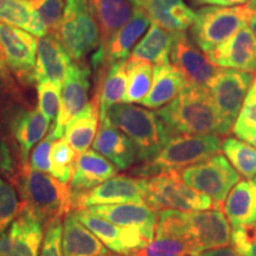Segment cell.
Returning <instances> with one entry per match:
<instances>
[{
	"mask_svg": "<svg viewBox=\"0 0 256 256\" xmlns=\"http://www.w3.org/2000/svg\"><path fill=\"white\" fill-rule=\"evenodd\" d=\"M92 148L113 162L118 170L130 168L136 160V147L130 138L115 127L106 116L100 121Z\"/></svg>",
	"mask_w": 256,
	"mask_h": 256,
	"instance_id": "obj_21",
	"label": "cell"
},
{
	"mask_svg": "<svg viewBox=\"0 0 256 256\" xmlns=\"http://www.w3.org/2000/svg\"><path fill=\"white\" fill-rule=\"evenodd\" d=\"M147 178L115 176L92 190L72 194L74 209H86L92 206L146 202Z\"/></svg>",
	"mask_w": 256,
	"mask_h": 256,
	"instance_id": "obj_11",
	"label": "cell"
},
{
	"mask_svg": "<svg viewBox=\"0 0 256 256\" xmlns=\"http://www.w3.org/2000/svg\"><path fill=\"white\" fill-rule=\"evenodd\" d=\"M198 4H208L215 6H224V8H234L246 2H249L250 0H196Z\"/></svg>",
	"mask_w": 256,
	"mask_h": 256,
	"instance_id": "obj_44",
	"label": "cell"
},
{
	"mask_svg": "<svg viewBox=\"0 0 256 256\" xmlns=\"http://www.w3.org/2000/svg\"><path fill=\"white\" fill-rule=\"evenodd\" d=\"M62 247L64 256H101L110 252L98 236L75 216L74 211L64 218Z\"/></svg>",
	"mask_w": 256,
	"mask_h": 256,
	"instance_id": "obj_24",
	"label": "cell"
},
{
	"mask_svg": "<svg viewBox=\"0 0 256 256\" xmlns=\"http://www.w3.org/2000/svg\"><path fill=\"white\" fill-rule=\"evenodd\" d=\"M150 18L142 8H134L130 20L114 34L112 40L106 48L104 55V66L108 64L126 60L130 56V50L136 46L139 38L148 28Z\"/></svg>",
	"mask_w": 256,
	"mask_h": 256,
	"instance_id": "obj_27",
	"label": "cell"
},
{
	"mask_svg": "<svg viewBox=\"0 0 256 256\" xmlns=\"http://www.w3.org/2000/svg\"><path fill=\"white\" fill-rule=\"evenodd\" d=\"M76 153L63 138L54 142L50 152V174L68 184L72 180Z\"/></svg>",
	"mask_w": 256,
	"mask_h": 256,
	"instance_id": "obj_36",
	"label": "cell"
},
{
	"mask_svg": "<svg viewBox=\"0 0 256 256\" xmlns=\"http://www.w3.org/2000/svg\"><path fill=\"white\" fill-rule=\"evenodd\" d=\"M174 228L186 242L191 256L232 243L230 223L222 209L191 212L176 210Z\"/></svg>",
	"mask_w": 256,
	"mask_h": 256,
	"instance_id": "obj_5",
	"label": "cell"
},
{
	"mask_svg": "<svg viewBox=\"0 0 256 256\" xmlns=\"http://www.w3.org/2000/svg\"><path fill=\"white\" fill-rule=\"evenodd\" d=\"M38 40L30 32L0 23V52L8 69L24 82L34 81Z\"/></svg>",
	"mask_w": 256,
	"mask_h": 256,
	"instance_id": "obj_13",
	"label": "cell"
},
{
	"mask_svg": "<svg viewBox=\"0 0 256 256\" xmlns=\"http://www.w3.org/2000/svg\"><path fill=\"white\" fill-rule=\"evenodd\" d=\"M18 185L22 194L20 206L30 210L46 226L74 209L72 192L68 184L48 172L32 168L28 162L22 168Z\"/></svg>",
	"mask_w": 256,
	"mask_h": 256,
	"instance_id": "obj_2",
	"label": "cell"
},
{
	"mask_svg": "<svg viewBox=\"0 0 256 256\" xmlns=\"http://www.w3.org/2000/svg\"><path fill=\"white\" fill-rule=\"evenodd\" d=\"M247 24L256 38V8L247 4Z\"/></svg>",
	"mask_w": 256,
	"mask_h": 256,
	"instance_id": "obj_46",
	"label": "cell"
},
{
	"mask_svg": "<svg viewBox=\"0 0 256 256\" xmlns=\"http://www.w3.org/2000/svg\"><path fill=\"white\" fill-rule=\"evenodd\" d=\"M252 74L224 69L210 83L209 92L220 116L234 127L248 94Z\"/></svg>",
	"mask_w": 256,
	"mask_h": 256,
	"instance_id": "obj_14",
	"label": "cell"
},
{
	"mask_svg": "<svg viewBox=\"0 0 256 256\" xmlns=\"http://www.w3.org/2000/svg\"><path fill=\"white\" fill-rule=\"evenodd\" d=\"M127 60H120L104 66L100 84L95 98L100 104V118L106 116V113L112 106L124 104L127 89Z\"/></svg>",
	"mask_w": 256,
	"mask_h": 256,
	"instance_id": "obj_30",
	"label": "cell"
},
{
	"mask_svg": "<svg viewBox=\"0 0 256 256\" xmlns=\"http://www.w3.org/2000/svg\"><path fill=\"white\" fill-rule=\"evenodd\" d=\"M254 182L256 183V176H255V178H254Z\"/></svg>",
	"mask_w": 256,
	"mask_h": 256,
	"instance_id": "obj_52",
	"label": "cell"
},
{
	"mask_svg": "<svg viewBox=\"0 0 256 256\" xmlns=\"http://www.w3.org/2000/svg\"><path fill=\"white\" fill-rule=\"evenodd\" d=\"M196 256H242L240 255L235 249L232 247H222L217 249H211V250H206Z\"/></svg>",
	"mask_w": 256,
	"mask_h": 256,
	"instance_id": "obj_45",
	"label": "cell"
},
{
	"mask_svg": "<svg viewBox=\"0 0 256 256\" xmlns=\"http://www.w3.org/2000/svg\"><path fill=\"white\" fill-rule=\"evenodd\" d=\"M174 37V32L152 23L145 37L134 46L130 58L145 60L154 66L168 64Z\"/></svg>",
	"mask_w": 256,
	"mask_h": 256,
	"instance_id": "obj_29",
	"label": "cell"
},
{
	"mask_svg": "<svg viewBox=\"0 0 256 256\" xmlns=\"http://www.w3.org/2000/svg\"><path fill=\"white\" fill-rule=\"evenodd\" d=\"M62 86L51 81L37 83L38 110L51 122L58 116Z\"/></svg>",
	"mask_w": 256,
	"mask_h": 256,
	"instance_id": "obj_37",
	"label": "cell"
},
{
	"mask_svg": "<svg viewBox=\"0 0 256 256\" xmlns=\"http://www.w3.org/2000/svg\"><path fill=\"white\" fill-rule=\"evenodd\" d=\"M222 152L232 168L246 179L256 176V148L238 138H226L222 142Z\"/></svg>",
	"mask_w": 256,
	"mask_h": 256,
	"instance_id": "obj_34",
	"label": "cell"
},
{
	"mask_svg": "<svg viewBox=\"0 0 256 256\" xmlns=\"http://www.w3.org/2000/svg\"><path fill=\"white\" fill-rule=\"evenodd\" d=\"M43 229L44 224L20 206L16 218L0 235V256H40Z\"/></svg>",
	"mask_w": 256,
	"mask_h": 256,
	"instance_id": "obj_12",
	"label": "cell"
},
{
	"mask_svg": "<svg viewBox=\"0 0 256 256\" xmlns=\"http://www.w3.org/2000/svg\"><path fill=\"white\" fill-rule=\"evenodd\" d=\"M232 246L240 255L256 256V222L234 228Z\"/></svg>",
	"mask_w": 256,
	"mask_h": 256,
	"instance_id": "obj_41",
	"label": "cell"
},
{
	"mask_svg": "<svg viewBox=\"0 0 256 256\" xmlns=\"http://www.w3.org/2000/svg\"><path fill=\"white\" fill-rule=\"evenodd\" d=\"M50 122L40 110H30L19 114L14 124V134L20 147L22 162L26 164L31 148L48 133Z\"/></svg>",
	"mask_w": 256,
	"mask_h": 256,
	"instance_id": "obj_32",
	"label": "cell"
},
{
	"mask_svg": "<svg viewBox=\"0 0 256 256\" xmlns=\"http://www.w3.org/2000/svg\"><path fill=\"white\" fill-rule=\"evenodd\" d=\"M246 25L247 5L234 8L206 6L196 12L191 34L197 46L206 55L222 46Z\"/></svg>",
	"mask_w": 256,
	"mask_h": 256,
	"instance_id": "obj_8",
	"label": "cell"
},
{
	"mask_svg": "<svg viewBox=\"0 0 256 256\" xmlns=\"http://www.w3.org/2000/svg\"><path fill=\"white\" fill-rule=\"evenodd\" d=\"M8 74H10V69L8 64H6L4 57H2V52H0V81H2V80L8 78Z\"/></svg>",
	"mask_w": 256,
	"mask_h": 256,
	"instance_id": "obj_47",
	"label": "cell"
},
{
	"mask_svg": "<svg viewBox=\"0 0 256 256\" xmlns=\"http://www.w3.org/2000/svg\"><path fill=\"white\" fill-rule=\"evenodd\" d=\"M74 214L92 234L98 236L106 247L115 254L130 256L134 252L146 247L151 242L139 230L115 226L92 214L88 209L75 210Z\"/></svg>",
	"mask_w": 256,
	"mask_h": 256,
	"instance_id": "obj_15",
	"label": "cell"
},
{
	"mask_svg": "<svg viewBox=\"0 0 256 256\" xmlns=\"http://www.w3.org/2000/svg\"><path fill=\"white\" fill-rule=\"evenodd\" d=\"M146 203L156 212L178 210L184 212L217 209L215 203L185 183L180 171H168L147 179Z\"/></svg>",
	"mask_w": 256,
	"mask_h": 256,
	"instance_id": "obj_7",
	"label": "cell"
},
{
	"mask_svg": "<svg viewBox=\"0 0 256 256\" xmlns=\"http://www.w3.org/2000/svg\"><path fill=\"white\" fill-rule=\"evenodd\" d=\"M72 60L81 63L101 44L100 28L89 0H66L58 30L54 34Z\"/></svg>",
	"mask_w": 256,
	"mask_h": 256,
	"instance_id": "obj_6",
	"label": "cell"
},
{
	"mask_svg": "<svg viewBox=\"0 0 256 256\" xmlns=\"http://www.w3.org/2000/svg\"><path fill=\"white\" fill-rule=\"evenodd\" d=\"M156 114L174 134L223 136L232 130V124L217 110L209 88L186 86L174 101L160 108Z\"/></svg>",
	"mask_w": 256,
	"mask_h": 256,
	"instance_id": "obj_1",
	"label": "cell"
},
{
	"mask_svg": "<svg viewBox=\"0 0 256 256\" xmlns=\"http://www.w3.org/2000/svg\"><path fill=\"white\" fill-rule=\"evenodd\" d=\"M222 142L220 136L214 134H174L154 158L142 162L132 174L140 178H151L164 172L182 171L218 154Z\"/></svg>",
	"mask_w": 256,
	"mask_h": 256,
	"instance_id": "obj_4",
	"label": "cell"
},
{
	"mask_svg": "<svg viewBox=\"0 0 256 256\" xmlns=\"http://www.w3.org/2000/svg\"><path fill=\"white\" fill-rule=\"evenodd\" d=\"M55 140L56 136L52 127L50 132L48 133V136L43 140H40L32 151L30 160V166L32 168L50 174V152Z\"/></svg>",
	"mask_w": 256,
	"mask_h": 256,
	"instance_id": "obj_43",
	"label": "cell"
},
{
	"mask_svg": "<svg viewBox=\"0 0 256 256\" xmlns=\"http://www.w3.org/2000/svg\"><path fill=\"white\" fill-rule=\"evenodd\" d=\"M0 23L22 28L40 38L49 34L31 0H0Z\"/></svg>",
	"mask_w": 256,
	"mask_h": 256,
	"instance_id": "obj_31",
	"label": "cell"
},
{
	"mask_svg": "<svg viewBox=\"0 0 256 256\" xmlns=\"http://www.w3.org/2000/svg\"><path fill=\"white\" fill-rule=\"evenodd\" d=\"M100 121V104L94 96L64 130V139L72 146L76 156L88 151L89 146L94 142Z\"/></svg>",
	"mask_w": 256,
	"mask_h": 256,
	"instance_id": "obj_26",
	"label": "cell"
},
{
	"mask_svg": "<svg viewBox=\"0 0 256 256\" xmlns=\"http://www.w3.org/2000/svg\"><path fill=\"white\" fill-rule=\"evenodd\" d=\"M206 57L220 68L256 75V38L247 24Z\"/></svg>",
	"mask_w": 256,
	"mask_h": 256,
	"instance_id": "obj_18",
	"label": "cell"
},
{
	"mask_svg": "<svg viewBox=\"0 0 256 256\" xmlns=\"http://www.w3.org/2000/svg\"><path fill=\"white\" fill-rule=\"evenodd\" d=\"M127 89L124 104H139L152 87V64L145 60L130 58L126 63Z\"/></svg>",
	"mask_w": 256,
	"mask_h": 256,
	"instance_id": "obj_33",
	"label": "cell"
},
{
	"mask_svg": "<svg viewBox=\"0 0 256 256\" xmlns=\"http://www.w3.org/2000/svg\"><path fill=\"white\" fill-rule=\"evenodd\" d=\"M19 206L14 188L0 177V235L16 218Z\"/></svg>",
	"mask_w": 256,
	"mask_h": 256,
	"instance_id": "obj_40",
	"label": "cell"
},
{
	"mask_svg": "<svg viewBox=\"0 0 256 256\" xmlns=\"http://www.w3.org/2000/svg\"><path fill=\"white\" fill-rule=\"evenodd\" d=\"M180 176L188 186L206 194L215 203L217 209L223 210V204L229 192L238 182L241 176L223 154L211 158L182 170Z\"/></svg>",
	"mask_w": 256,
	"mask_h": 256,
	"instance_id": "obj_9",
	"label": "cell"
},
{
	"mask_svg": "<svg viewBox=\"0 0 256 256\" xmlns=\"http://www.w3.org/2000/svg\"><path fill=\"white\" fill-rule=\"evenodd\" d=\"M62 218L54 220L46 224V235L42 244L40 256H64L62 247Z\"/></svg>",
	"mask_w": 256,
	"mask_h": 256,
	"instance_id": "obj_42",
	"label": "cell"
},
{
	"mask_svg": "<svg viewBox=\"0 0 256 256\" xmlns=\"http://www.w3.org/2000/svg\"><path fill=\"white\" fill-rule=\"evenodd\" d=\"M32 5L46 25L48 34H55L63 18L64 0H31Z\"/></svg>",
	"mask_w": 256,
	"mask_h": 256,
	"instance_id": "obj_39",
	"label": "cell"
},
{
	"mask_svg": "<svg viewBox=\"0 0 256 256\" xmlns=\"http://www.w3.org/2000/svg\"><path fill=\"white\" fill-rule=\"evenodd\" d=\"M186 82L172 64L156 66L153 68L152 87L146 98L140 102L148 110L165 107L186 88Z\"/></svg>",
	"mask_w": 256,
	"mask_h": 256,
	"instance_id": "obj_25",
	"label": "cell"
},
{
	"mask_svg": "<svg viewBox=\"0 0 256 256\" xmlns=\"http://www.w3.org/2000/svg\"><path fill=\"white\" fill-rule=\"evenodd\" d=\"M170 58L188 86L209 88L223 68L217 66L194 44L185 32H174Z\"/></svg>",
	"mask_w": 256,
	"mask_h": 256,
	"instance_id": "obj_10",
	"label": "cell"
},
{
	"mask_svg": "<svg viewBox=\"0 0 256 256\" xmlns=\"http://www.w3.org/2000/svg\"><path fill=\"white\" fill-rule=\"evenodd\" d=\"M190 250L186 242L174 234L156 232L154 238L146 247L134 252L130 256H186Z\"/></svg>",
	"mask_w": 256,
	"mask_h": 256,
	"instance_id": "obj_35",
	"label": "cell"
},
{
	"mask_svg": "<svg viewBox=\"0 0 256 256\" xmlns=\"http://www.w3.org/2000/svg\"><path fill=\"white\" fill-rule=\"evenodd\" d=\"M72 63V57L62 43L54 34H46L38 40L34 81H51L62 86Z\"/></svg>",
	"mask_w": 256,
	"mask_h": 256,
	"instance_id": "obj_20",
	"label": "cell"
},
{
	"mask_svg": "<svg viewBox=\"0 0 256 256\" xmlns=\"http://www.w3.org/2000/svg\"><path fill=\"white\" fill-rule=\"evenodd\" d=\"M130 4H132V5L134 6V5L136 4V2H138V0H130Z\"/></svg>",
	"mask_w": 256,
	"mask_h": 256,
	"instance_id": "obj_51",
	"label": "cell"
},
{
	"mask_svg": "<svg viewBox=\"0 0 256 256\" xmlns=\"http://www.w3.org/2000/svg\"><path fill=\"white\" fill-rule=\"evenodd\" d=\"M86 209L115 226L139 230L151 242L154 238L159 214L146 202L92 206Z\"/></svg>",
	"mask_w": 256,
	"mask_h": 256,
	"instance_id": "obj_17",
	"label": "cell"
},
{
	"mask_svg": "<svg viewBox=\"0 0 256 256\" xmlns=\"http://www.w3.org/2000/svg\"><path fill=\"white\" fill-rule=\"evenodd\" d=\"M106 118L130 138L142 162L154 158L174 136L158 114L132 104L112 106Z\"/></svg>",
	"mask_w": 256,
	"mask_h": 256,
	"instance_id": "obj_3",
	"label": "cell"
},
{
	"mask_svg": "<svg viewBox=\"0 0 256 256\" xmlns=\"http://www.w3.org/2000/svg\"><path fill=\"white\" fill-rule=\"evenodd\" d=\"M134 8H142L152 23L171 32H185L196 19L183 0H138Z\"/></svg>",
	"mask_w": 256,
	"mask_h": 256,
	"instance_id": "obj_22",
	"label": "cell"
},
{
	"mask_svg": "<svg viewBox=\"0 0 256 256\" xmlns=\"http://www.w3.org/2000/svg\"><path fill=\"white\" fill-rule=\"evenodd\" d=\"M223 212L232 228L256 222L255 182H238L224 202Z\"/></svg>",
	"mask_w": 256,
	"mask_h": 256,
	"instance_id": "obj_28",
	"label": "cell"
},
{
	"mask_svg": "<svg viewBox=\"0 0 256 256\" xmlns=\"http://www.w3.org/2000/svg\"><path fill=\"white\" fill-rule=\"evenodd\" d=\"M101 256H124V255H120V254H110V252H108V254H104V255H101Z\"/></svg>",
	"mask_w": 256,
	"mask_h": 256,
	"instance_id": "obj_50",
	"label": "cell"
},
{
	"mask_svg": "<svg viewBox=\"0 0 256 256\" xmlns=\"http://www.w3.org/2000/svg\"><path fill=\"white\" fill-rule=\"evenodd\" d=\"M118 174V168L96 151L76 156L72 177V192L81 194L104 183Z\"/></svg>",
	"mask_w": 256,
	"mask_h": 256,
	"instance_id": "obj_23",
	"label": "cell"
},
{
	"mask_svg": "<svg viewBox=\"0 0 256 256\" xmlns=\"http://www.w3.org/2000/svg\"><path fill=\"white\" fill-rule=\"evenodd\" d=\"M90 89V69L81 63L70 64L66 78L63 82L58 116L54 126L56 139L63 138L66 124L88 104Z\"/></svg>",
	"mask_w": 256,
	"mask_h": 256,
	"instance_id": "obj_16",
	"label": "cell"
},
{
	"mask_svg": "<svg viewBox=\"0 0 256 256\" xmlns=\"http://www.w3.org/2000/svg\"><path fill=\"white\" fill-rule=\"evenodd\" d=\"M89 4L100 28L101 44L92 58V66L98 68L104 66L106 48L114 34L130 20L134 10L128 0H89Z\"/></svg>",
	"mask_w": 256,
	"mask_h": 256,
	"instance_id": "obj_19",
	"label": "cell"
},
{
	"mask_svg": "<svg viewBox=\"0 0 256 256\" xmlns=\"http://www.w3.org/2000/svg\"><path fill=\"white\" fill-rule=\"evenodd\" d=\"M232 130L238 139L244 134L256 130V75Z\"/></svg>",
	"mask_w": 256,
	"mask_h": 256,
	"instance_id": "obj_38",
	"label": "cell"
},
{
	"mask_svg": "<svg viewBox=\"0 0 256 256\" xmlns=\"http://www.w3.org/2000/svg\"><path fill=\"white\" fill-rule=\"evenodd\" d=\"M249 5L252 6V8H256V0H250V2H249Z\"/></svg>",
	"mask_w": 256,
	"mask_h": 256,
	"instance_id": "obj_49",
	"label": "cell"
},
{
	"mask_svg": "<svg viewBox=\"0 0 256 256\" xmlns=\"http://www.w3.org/2000/svg\"><path fill=\"white\" fill-rule=\"evenodd\" d=\"M241 140H244V142L250 144L252 146H254L256 148V130H252L250 133L244 134V136L241 138Z\"/></svg>",
	"mask_w": 256,
	"mask_h": 256,
	"instance_id": "obj_48",
	"label": "cell"
}]
</instances>
